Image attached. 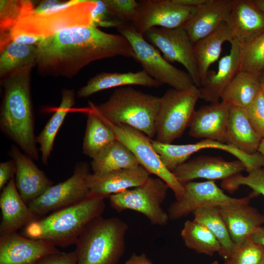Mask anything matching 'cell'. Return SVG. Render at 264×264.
<instances>
[{
    "instance_id": "obj_5",
    "label": "cell",
    "mask_w": 264,
    "mask_h": 264,
    "mask_svg": "<svg viewBox=\"0 0 264 264\" xmlns=\"http://www.w3.org/2000/svg\"><path fill=\"white\" fill-rule=\"evenodd\" d=\"M128 225L117 217L99 216L77 239V264H117L125 250Z\"/></svg>"
},
{
    "instance_id": "obj_40",
    "label": "cell",
    "mask_w": 264,
    "mask_h": 264,
    "mask_svg": "<svg viewBox=\"0 0 264 264\" xmlns=\"http://www.w3.org/2000/svg\"><path fill=\"white\" fill-rule=\"evenodd\" d=\"M104 1L110 14L121 23H133L138 11V0H104Z\"/></svg>"
},
{
    "instance_id": "obj_3",
    "label": "cell",
    "mask_w": 264,
    "mask_h": 264,
    "mask_svg": "<svg viewBox=\"0 0 264 264\" xmlns=\"http://www.w3.org/2000/svg\"><path fill=\"white\" fill-rule=\"evenodd\" d=\"M106 198L91 193L79 202L31 222L21 229L20 234L55 246L66 247L75 244L86 226L104 212Z\"/></svg>"
},
{
    "instance_id": "obj_49",
    "label": "cell",
    "mask_w": 264,
    "mask_h": 264,
    "mask_svg": "<svg viewBox=\"0 0 264 264\" xmlns=\"http://www.w3.org/2000/svg\"><path fill=\"white\" fill-rule=\"evenodd\" d=\"M258 152H259L264 157V138H263L259 147Z\"/></svg>"
},
{
    "instance_id": "obj_26",
    "label": "cell",
    "mask_w": 264,
    "mask_h": 264,
    "mask_svg": "<svg viewBox=\"0 0 264 264\" xmlns=\"http://www.w3.org/2000/svg\"><path fill=\"white\" fill-rule=\"evenodd\" d=\"M262 139L251 125L245 110L231 107L227 124L226 143L251 154L258 152Z\"/></svg>"
},
{
    "instance_id": "obj_4",
    "label": "cell",
    "mask_w": 264,
    "mask_h": 264,
    "mask_svg": "<svg viewBox=\"0 0 264 264\" xmlns=\"http://www.w3.org/2000/svg\"><path fill=\"white\" fill-rule=\"evenodd\" d=\"M88 105L103 120L111 125H125L136 129L150 138L156 135L155 119L160 97L131 87L115 89L107 101Z\"/></svg>"
},
{
    "instance_id": "obj_6",
    "label": "cell",
    "mask_w": 264,
    "mask_h": 264,
    "mask_svg": "<svg viewBox=\"0 0 264 264\" xmlns=\"http://www.w3.org/2000/svg\"><path fill=\"white\" fill-rule=\"evenodd\" d=\"M96 5L95 0H55L50 8L39 12L33 10L23 17L12 30L11 38L27 34L45 38L66 28L92 25Z\"/></svg>"
},
{
    "instance_id": "obj_11",
    "label": "cell",
    "mask_w": 264,
    "mask_h": 264,
    "mask_svg": "<svg viewBox=\"0 0 264 264\" xmlns=\"http://www.w3.org/2000/svg\"><path fill=\"white\" fill-rule=\"evenodd\" d=\"M86 162L76 164L73 175L66 180L48 188L39 198L27 204L31 211L39 218L69 206L83 200L91 192L88 185L90 174Z\"/></svg>"
},
{
    "instance_id": "obj_23",
    "label": "cell",
    "mask_w": 264,
    "mask_h": 264,
    "mask_svg": "<svg viewBox=\"0 0 264 264\" xmlns=\"http://www.w3.org/2000/svg\"><path fill=\"white\" fill-rule=\"evenodd\" d=\"M233 0H208L197 9L182 26L194 44L215 32L225 22Z\"/></svg>"
},
{
    "instance_id": "obj_50",
    "label": "cell",
    "mask_w": 264,
    "mask_h": 264,
    "mask_svg": "<svg viewBox=\"0 0 264 264\" xmlns=\"http://www.w3.org/2000/svg\"><path fill=\"white\" fill-rule=\"evenodd\" d=\"M260 79L262 89L264 92V71L260 75Z\"/></svg>"
},
{
    "instance_id": "obj_15",
    "label": "cell",
    "mask_w": 264,
    "mask_h": 264,
    "mask_svg": "<svg viewBox=\"0 0 264 264\" xmlns=\"http://www.w3.org/2000/svg\"><path fill=\"white\" fill-rule=\"evenodd\" d=\"M244 170L245 165L238 159L227 161L220 157L201 155L179 165L172 172L183 184L197 178L224 180Z\"/></svg>"
},
{
    "instance_id": "obj_28",
    "label": "cell",
    "mask_w": 264,
    "mask_h": 264,
    "mask_svg": "<svg viewBox=\"0 0 264 264\" xmlns=\"http://www.w3.org/2000/svg\"><path fill=\"white\" fill-rule=\"evenodd\" d=\"M232 40L231 34L224 22L215 32L194 44L200 85L206 77L210 66L220 58L223 44L226 42L230 43Z\"/></svg>"
},
{
    "instance_id": "obj_45",
    "label": "cell",
    "mask_w": 264,
    "mask_h": 264,
    "mask_svg": "<svg viewBox=\"0 0 264 264\" xmlns=\"http://www.w3.org/2000/svg\"><path fill=\"white\" fill-rule=\"evenodd\" d=\"M44 38L27 34L13 36L12 41L17 43L37 46Z\"/></svg>"
},
{
    "instance_id": "obj_27",
    "label": "cell",
    "mask_w": 264,
    "mask_h": 264,
    "mask_svg": "<svg viewBox=\"0 0 264 264\" xmlns=\"http://www.w3.org/2000/svg\"><path fill=\"white\" fill-rule=\"evenodd\" d=\"M154 149L160 157L165 166L173 172L177 166L187 161L189 157L200 150L216 149L228 152L230 146L226 143L204 139L193 144L174 145L152 140Z\"/></svg>"
},
{
    "instance_id": "obj_32",
    "label": "cell",
    "mask_w": 264,
    "mask_h": 264,
    "mask_svg": "<svg viewBox=\"0 0 264 264\" xmlns=\"http://www.w3.org/2000/svg\"><path fill=\"white\" fill-rule=\"evenodd\" d=\"M93 173H103L140 166L138 161L123 143L116 139L100 155L92 160Z\"/></svg>"
},
{
    "instance_id": "obj_22",
    "label": "cell",
    "mask_w": 264,
    "mask_h": 264,
    "mask_svg": "<svg viewBox=\"0 0 264 264\" xmlns=\"http://www.w3.org/2000/svg\"><path fill=\"white\" fill-rule=\"evenodd\" d=\"M0 208L1 213L0 235L17 232L40 218L21 198L14 177L1 190Z\"/></svg>"
},
{
    "instance_id": "obj_39",
    "label": "cell",
    "mask_w": 264,
    "mask_h": 264,
    "mask_svg": "<svg viewBox=\"0 0 264 264\" xmlns=\"http://www.w3.org/2000/svg\"><path fill=\"white\" fill-rule=\"evenodd\" d=\"M242 185L252 189L254 195H262L264 197V167L248 172L244 176L241 174L234 176L223 180L221 187L229 192H234Z\"/></svg>"
},
{
    "instance_id": "obj_24",
    "label": "cell",
    "mask_w": 264,
    "mask_h": 264,
    "mask_svg": "<svg viewBox=\"0 0 264 264\" xmlns=\"http://www.w3.org/2000/svg\"><path fill=\"white\" fill-rule=\"evenodd\" d=\"M230 237L236 244L242 243L264 225V214L247 204L218 206Z\"/></svg>"
},
{
    "instance_id": "obj_31",
    "label": "cell",
    "mask_w": 264,
    "mask_h": 264,
    "mask_svg": "<svg viewBox=\"0 0 264 264\" xmlns=\"http://www.w3.org/2000/svg\"><path fill=\"white\" fill-rule=\"evenodd\" d=\"M116 139L113 131L89 107L83 143V153L93 159L100 155Z\"/></svg>"
},
{
    "instance_id": "obj_42",
    "label": "cell",
    "mask_w": 264,
    "mask_h": 264,
    "mask_svg": "<svg viewBox=\"0 0 264 264\" xmlns=\"http://www.w3.org/2000/svg\"><path fill=\"white\" fill-rule=\"evenodd\" d=\"M95 0L96 5L92 14L93 26L117 27L121 24L110 14L104 0Z\"/></svg>"
},
{
    "instance_id": "obj_13",
    "label": "cell",
    "mask_w": 264,
    "mask_h": 264,
    "mask_svg": "<svg viewBox=\"0 0 264 264\" xmlns=\"http://www.w3.org/2000/svg\"><path fill=\"white\" fill-rule=\"evenodd\" d=\"M143 37L161 52L169 62H177L184 66L195 86L199 87L200 82L194 54V44L182 27H153L147 31Z\"/></svg>"
},
{
    "instance_id": "obj_52",
    "label": "cell",
    "mask_w": 264,
    "mask_h": 264,
    "mask_svg": "<svg viewBox=\"0 0 264 264\" xmlns=\"http://www.w3.org/2000/svg\"></svg>"
},
{
    "instance_id": "obj_47",
    "label": "cell",
    "mask_w": 264,
    "mask_h": 264,
    "mask_svg": "<svg viewBox=\"0 0 264 264\" xmlns=\"http://www.w3.org/2000/svg\"><path fill=\"white\" fill-rule=\"evenodd\" d=\"M250 238L254 242L264 246V226L258 228Z\"/></svg>"
},
{
    "instance_id": "obj_33",
    "label": "cell",
    "mask_w": 264,
    "mask_h": 264,
    "mask_svg": "<svg viewBox=\"0 0 264 264\" xmlns=\"http://www.w3.org/2000/svg\"><path fill=\"white\" fill-rule=\"evenodd\" d=\"M194 220L205 226L215 237L221 246L219 253L224 260L231 255L236 246L218 206L198 209L193 213Z\"/></svg>"
},
{
    "instance_id": "obj_14",
    "label": "cell",
    "mask_w": 264,
    "mask_h": 264,
    "mask_svg": "<svg viewBox=\"0 0 264 264\" xmlns=\"http://www.w3.org/2000/svg\"><path fill=\"white\" fill-rule=\"evenodd\" d=\"M138 8L133 23L143 34L153 27H180L190 19L198 7L181 3L179 0H138Z\"/></svg>"
},
{
    "instance_id": "obj_8",
    "label": "cell",
    "mask_w": 264,
    "mask_h": 264,
    "mask_svg": "<svg viewBox=\"0 0 264 264\" xmlns=\"http://www.w3.org/2000/svg\"><path fill=\"white\" fill-rule=\"evenodd\" d=\"M116 28L130 43L134 53V59L141 64L143 70L151 77L162 85L166 84L177 89H185L195 86L187 71L178 69L166 60L133 24L121 23Z\"/></svg>"
},
{
    "instance_id": "obj_46",
    "label": "cell",
    "mask_w": 264,
    "mask_h": 264,
    "mask_svg": "<svg viewBox=\"0 0 264 264\" xmlns=\"http://www.w3.org/2000/svg\"><path fill=\"white\" fill-rule=\"evenodd\" d=\"M124 264H154L145 253L138 255L133 253Z\"/></svg>"
},
{
    "instance_id": "obj_36",
    "label": "cell",
    "mask_w": 264,
    "mask_h": 264,
    "mask_svg": "<svg viewBox=\"0 0 264 264\" xmlns=\"http://www.w3.org/2000/svg\"><path fill=\"white\" fill-rule=\"evenodd\" d=\"M33 2L28 0H0V35L11 37L12 31L19 21L33 11Z\"/></svg>"
},
{
    "instance_id": "obj_16",
    "label": "cell",
    "mask_w": 264,
    "mask_h": 264,
    "mask_svg": "<svg viewBox=\"0 0 264 264\" xmlns=\"http://www.w3.org/2000/svg\"><path fill=\"white\" fill-rule=\"evenodd\" d=\"M59 251L47 241L28 238L17 232L0 235V264H35Z\"/></svg>"
},
{
    "instance_id": "obj_17",
    "label": "cell",
    "mask_w": 264,
    "mask_h": 264,
    "mask_svg": "<svg viewBox=\"0 0 264 264\" xmlns=\"http://www.w3.org/2000/svg\"><path fill=\"white\" fill-rule=\"evenodd\" d=\"M8 154L16 164L17 189L27 204L53 185V181L36 166L33 159L22 153L17 145L11 146Z\"/></svg>"
},
{
    "instance_id": "obj_7",
    "label": "cell",
    "mask_w": 264,
    "mask_h": 264,
    "mask_svg": "<svg viewBox=\"0 0 264 264\" xmlns=\"http://www.w3.org/2000/svg\"><path fill=\"white\" fill-rule=\"evenodd\" d=\"M200 98L198 87L185 89L171 88L160 97V105L155 119L156 140L171 144L189 126Z\"/></svg>"
},
{
    "instance_id": "obj_2",
    "label": "cell",
    "mask_w": 264,
    "mask_h": 264,
    "mask_svg": "<svg viewBox=\"0 0 264 264\" xmlns=\"http://www.w3.org/2000/svg\"><path fill=\"white\" fill-rule=\"evenodd\" d=\"M28 66L2 79L3 90L0 129L26 155L39 159L31 96V71Z\"/></svg>"
},
{
    "instance_id": "obj_51",
    "label": "cell",
    "mask_w": 264,
    "mask_h": 264,
    "mask_svg": "<svg viewBox=\"0 0 264 264\" xmlns=\"http://www.w3.org/2000/svg\"><path fill=\"white\" fill-rule=\"evenodd\" d=\"M210 264H219V263L217 261H215Z\"/></svg>"
},
{
    "instance_id": "obj_30",
    "label": "cell",
    "mask_w": 264,
    "mask_h": 264,
    "mask_svg": "<svg viewBox=\"0 0 264 264\" xmlns=\"http://www.w3.org/2000/svg\"><path fill=\"white\" fill-rule=\"evenodd\" d=\"M75 96L73 89H62L61 102L59 106L42 131L36 137L37 143L40 146L42 161L44 165L47 164L57 133L67 113L75 104Z\"/></svg>"
},
{
    "instance_id": "obj_37",
    "label": "cell",
    "mask_w": 264,
    "mask_h": 264,
    "mask_svg": "<svg viewBox=\"0 0 264 264\" xmlns=\"http://www.w3.org/2000/svg\"><path fill=\"white\" fill-rule=\"evenodd\" d=\"M241 46L239 71L260 75L264 71V31Z\"/></svg>"
},
{
    "instance_id": "obj_38",
    "label": "cell",
    "mask_w": 264,
    "mask_h": 264,
    "mask_svg": "<svg viewBox=\"0 0 264 264\" xmlns=\"http://www.w3.org/2000/svg\"><path fill=\"white\" fill-rule=\"evenodd\" d=\"M264 246L253 242L250 238L236 244L224 264H264Z\"/></svg>"
},
{
    "instance_id": "obj_18",
    "label": "cell",
    "mask_w": 264,
    "mask_h": 264,
    "mask_svg": "<svg viewBox=\"0 0 264 264\" xmlns=\"http://www.w3.org/2000/svg\"><path fill=\"white\" fill-rule=\"evenodd\" d=\"M224 22L233 40L243 45L264 31V13L251 0H234Z\"/></svg>"
},
{
    "instance_id": "obj_25",
    "label": "cell",
    "mask_w": 264,
    "mask_h": 264,
    "mask_svg": "<svg viewBox=\"0 0 264 264\" xmlns=\"http://www.w3.org/2000/svg\"><path fill=\"white\" fill-rule=\"evenodd\" d=\"M129 85L158 88L162 84L143 70L137 72H103L90 78L78 90L77 95L79 98H86L103 90Z\"/></svg>"
},
{
    "instance_id": "obj_9",
    "label": "cell",
    "mask_w": 264,
    "mask_h": 264,
    "mask_svg": "<svg viewBox=\"0 0 264 264\" xmlns=\"http://www.w3.org/2000/svg\"><path fill=\"white\" fill-rule=\"evenodd\" d=\"M169 189L160 178L150 176L140 186L111 195L110 205L118 212L131 210L140 213L152 225L163 226L168 223L169 217L161 205Z\"/></svg>"
},
{
    "instance_id": "obj_12",
    "label": "cell",
    "mask_w": 264,
    "mask_h": 264,
    "mask_svg": "<svg viewBox=\"0 0 264 264\" xmlns=\"http://www.w3.org/2000/svg\"><path fill=\"white\" fill-rule=\"evenodd\" d=\"M184 193L179 199L171 203L168 209L169 219L177 220L196 210L208 207L231 204H247L255 196L253 192L242 198L231 197L219 188L215 181H189L183 183Z\"/></svg>"
},
{
    "instance_id": "obj_21",
    "label": "cell",
    "mask_w": 264,
    "mask_h": 264,
    "mask_svg": "<svg viewBox=\"0 0 264 264\" xmlns=\"http://www.w3.org/2000/svg\"><path fill=\"white\" fill-rule=\"evenodd\" d=\"M149 176L150 173L140 166L103 173H90L87 181L91 193L108 198L143 184Z\"/></svg>"
},
{
    "instance_id": "obj_43",
    "label": "cell",
    "mask_w": 264,
    "mask_h": 264,
    "mask_svg": "<svg viewBox=\"0 0 264 264\" xmlns=\"http://www.w3.org/2000/svg\"><path fill=\"white\" fill-rule=\"evenodd\" d=\"M35 264H77V256L75 251L69 252H58L49 255Z\"/></svg>"
},
{
    "instance_id": "obj_19",
    "label": "cell",
    "mask_w": 264,
    "mask_h": 264,
    "mask_svg": "<svg viewBox=\"0 0 264 264\" xmlns=\"http://www.w3.org/2000/svg\"><path fill=\"white\" fill-rule=\"evenodd\" d=\"M231 108L221 101L195 110L189 126V135L227 143V128Z\"/></svg>"
},
{
    "instance_id": "obj_1",
    "label": "cell",
    "mask_w": 264,
    "mask_h": 264,
    "mask_svg": "<svg viewBox=\"0 0 264 264\" xmlns=\"http://www.w3.org/2000/svg\"><path fill=\"white\" fill-rule=\"evenodd\" d=\"M122 56L134 59L129 41L93 25L66 28L37 45V70L42 76L71 78L91 63Z\"/></svg>"
},
{
    "instance_id": "obj_35",
    "label": "cell",
    "mask_w": 264,
    "mask_h": 264,
    "mask_svg": "<svg viewBox=\"0 0 264 264\" xmlns=\"http://www.w3.org/2000/svg\"><path fill=\"white\" fill-rule=\"evenodd\" d=\"M180 235L185 246L198 253L213 256L221 251L220 245L212 233L194 220L184 222Z\"/></svg>"
},
{
    "instance_id": "obj_48",
    "label": "cell",
    "mask_w": 264,
    "mask_h": 264,
    "mask_svg": "<svg viewBox=\"0 0 264 264\" xmlns=\"http://www.w3.org/2000/svg\"><path fill=\"white\" fill-rule=\"evenodd\" d=\"M255 6L264 13V0H252Z\"/></svg>"
},
{
    "instance_id": "obj_41",
    "label": "cell",
    "mask_w": 264,
    "mask_h": 264,
    "mask_svg": "<svg viewBox=\"0 0 264 264\" xmlns=\"http://www.w3.org/2000/svg\"><path fill=\"white\" fill-rule=\"evenodd\" d=\"M247 118L256 132L264 138V92L262 89L245 109Z\"/></svg>"
},
{
    "instance_id": "obj_20",
    "label": "cell",
    "mask_w": 264,
    "mask_h": 264,
    "mask_svg": "<svg viewBox=\"0 0 264 264\" xmlns=\"http://www.w3.org/2000/svg\"><path fill=\"white\" fill-rule=\"evenodd\" d=\"M230 43L229 53L220 59L216 71L208 72L198 88L200 98L208 102H220L223 90L239 71L241 46L235 40Z\"/></svg>"
},
{
    "instance_id": "obj_34",
    "label": "cell",
    "mask_w": 264,
    "mask_h": 264,
    "mask_svg": "<svg viewBox=\"0 0 264 264\" xmlns=\"http://www.w3.org/2000/svg\"><path fill=\"white\" fill-rule=\"evenodd\" d=\"M37 46L11 41L0 50V77L4 78L11 73L28 66H35Z\"/></svg>"
},
{
    "instance_id": "obj_44",
    "label": "cell",
    "mask_w": 264,
    "mask_h": 264,
    "mask_svg": "<svg viewBox=\"0 0 264 264\" xmlns=\"http://www.w3.org/2000/svg\"><path fill=\"white\" fill-rule=\"evenodd\" d=\"M16 167L14 161L11 159L0 164V190L7 185L16 174Z\"/></svg>"
},
{
    "instance_id": "obj_10",
    "label": "cell",
    "mask_w": 264,
    "mask_h": 264,
    "mask_svg": "<svg viewBox=\"0 0 264 264\" xmlns=\"http://www.w3.org/2000/svg\"><path fill=\"white\" fill-rule=\"evenodd\" d=\"M102 121L113 131L116 139L125 145L133 153L140 166L150 174L155 175L169 186L173 191L176 200L183 197L184 193L183 184L177 179L172 172L165 166L149 136L130 126L111 125L103 120Z\"/></svg>"
},
{
    "instance_id": "obj_29",
    "label": "cell",
    "mask_w": 264,
    "mask_h": 264,
    "mask_svg": "<svg viewBox=\"0 0 264 264\" xmlns=\"http://www.w3.org/2000/svg\"><path fill=\"white\" fill-rule=\"evenodd\" d=\"M261 89L260 75L239 71L223 90L220 100L231 107L245 109Z\"/></svg>"
}]
</instances>
